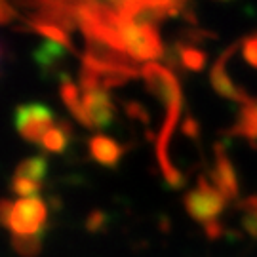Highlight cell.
<instances>
[{
    "label": "cell",
    "instance_id": "cell-1",
    "mask_svg": "<svg viewBox=\"0 0 257 257\" xmlns=\"http://www.w3.org/2000/svg\"><path fill=\"white\" fill-rule=\"evenodd\" d=\"M141 76L147 84V88L155 93L166 107V118L162 124V130L156 138V158L160 170L164 174L166 181L172 187H181L183 185V175L181 172L172 164L170 155H168V147L174 136L175 124L179 120V112H181V105H183V97H181V88L175 78V74L160 63H145L141 67Z\"/></svg>",
    "mask_w": 257,
    "mask_h": 257
},
{
    "label": "cell",
    "instance_id": "cell-2",
    "mask_svg": "<svg viewBox=\"0 0 257 257\" xmlns=\"http://www.w3.org/2000/svg\"><path fill=\"white\" fill-rule=\"evenodd\" d=\"M50 223V211L42 198L0 200V225L10 230L12 238H44Z\"/></svg>",
    "mask_w": 257,
    "mask_h": 257
},
{
    "label": "cell",
    "instance_id": "cell-3",
    "mask_svg": "<svg viewBox=\"0 0 257 257\" xmlns=\"http://www.w3.org/2000/svg\"><path fill=\"white\" fill-rule=\"evenodd\" d=\"M227 202L229 200L215 189V185L210 183L206 177H200L193 191L185 194L183 204L187 213L194 221H198L210 236L215 238L221 232L219 217Z\"/></svg>",
    "mask_w": 257,
    "mask_h": 257
},
{
    "label": "cell",
    "instance_id": "cell-4",
    "mask_svg": "<svg viewBox=\"0 0 257 257\" xmlns=\"http://www.w3.org/2000/svg\"><path fill=\"white\" fill-rule=\"evenodd\" d=\"M120 35H122L124 46H126V54L134 61L155 63L156 59L164 57L166 50L156 27H151V25H136L132 21L122 19V23H120Z\"/></svg>",
    "mask_w": 257,
    "mask_h": 257
},
{
    "label": "cell",
    "instance_id": "cell-5",
    "mask_svg": "<svg viewBox=\"0 0 257 257\" xmlns=\"http://www.w3.org/2000/svg\"><path fill=\"white\" fill-rule=\"evenodd\" d=\"M55 114L44 103H21L14 112V124L21 138L29 143H40L42 138L54 128Z\"/></svg>",
    "mask_w": 257,
    "mask_h": 257
},
{
    "label": "cell",
    "instance_id": "cell-6",
    "mask_svg": "<svg viewBox=\"0 0 257 257\" xmlns=\"http://www.w3.org/2000/svg\"><path fill=\"white\" fill-rule=\"evenodd\" d=\"M236 48H238V44L229 46L219 57H217V61H215L213 67H211L210 80H211L213 90L219 93L221 97H227V99H230V101H236V103L246 105V103L251 101V99L248 97V93L232 82V78H230L229 73H227V61H229L230 55L236 52Z\"/></svg>",
    "mask_w": 257,
    "mask_h": 257
},
{
    "label": "cell",
    "instance_id": "cell-7",
    "mask_svg": "<svg viewBox=\"0 0 257 257\" xmlns=\"http://www.w3.org/2000/svg\"><path fill=\"white\" fill-rule=\"evenodd\" d=\"M211 179H213L215 189L227 200L236 198V194H238V179H236V172L232 168V162H230L227 153H225L223 143L215 145V166H213V172H211Z\"/></svg>",
    "mask_w": 257,
    "mask_h": 257
},
{
    "label": "cell",
    "instance_id": "cell-8",
    "mask_svg": "<svg viewBox=\"0 0 257 257\" xmlns=\"http://www.w3.org/2000/svg\"><path fill=\"white\" fill-rule=\"evenodd\" d=\"M82 107H84V112H86L88 120H90V126H92V128L103 130L112 122L114 105H112L109 93L105 92V90L84 92Z\"/></svg>",
    "mask_w": 257,
    "mask_h": 257
},
{
    "label": "cell",
    "instance_id": "cell-9",
    "mask_svg": "<svg viewBox=\"0 0 257 257\" xmlns=\"http://www.w3.org/2000/svg\"><path fill=\"white\" fill-rule=\"evenodd\" d=\"M88 151L95 162L107 168H114L122 160L126 147L120 145L116 139L107 138V136H93L88 141Z\"/></svg>",
    "mask_w": 257,
    "mask_h": 257
},
{
    "label": "cell",
    "instance_id": "cell-10",
    "mask_svg": "<svg viewBox=\"0 0 257 257\" xmlns=\"http://www.w3.org/2000/svg\"><path fill=\"white\" fill-rule=\"evenodd\" d=\"M164 57L170 63V67H175L179 63L183 69H189L194 73H200L206 67V54L202 50H196L194 46L187 44V42H175L172 48V54L164 55Z\"/></svg>",
    "mask_w": 257,
    "mask_h": 257
},
{
    "label": "cell",
    "instance_id": "cell-11",
    "mask_svg": "<svg viewBox=\"0 0 257 257\" xmlns=\"http://www.w3.org/2000/svg\"><path fill=\"white\" fill-rule=\"evenodd\" d=\"M59 93H61V99H63L65 107L71 110V114H73L74 118L78 120L82 126H86V128H92V126H90V120H88L86 112H84L80 88H78L67 74H63V76L59 78Z\"/></svg>",
    "mask_w": 257,
    "mask_h": 257
},
{
    "label": "cell",
    "instance_id": "cell-12",
    "mask_svg": "<svg viewBox=\"0 0 257 257\" xmlns=\"http://www.w3.org/2000/svg\"><path fill=\"white\" fill-rule=\"evenodd\" d=\"M46 175H48V160L44 156H33V158L23 160V162L16 168L14 177H16V179H23V181H27V183L42 187L44 181H46Z\"/></svg>",
    "mask_w": 257,
    "mask_h": 257
},
{
    "label": "cell",
    "instance_id": "cell-13",
    "mask_svg": "<svg viewBox=\"0 0 257 257\" xmlns=\"http://www.w3.org/2000/svg\"><path fill=\"white\" fill-rule=\"evenodd\" d=\"M65 50L63 46H59V44H55L52 40H46V42H42L40 46L35 50V63L38 65V69L42 71L44 74H50L55 71V67L61 63L65 59Z\"/></svg>",
    "mask_w": 257,
    "mask_h": 257
},
{
    "label": "cell",
    "instance_id": "cell-14",
    "mask_svg": "<svg viewBox=\"0 0 257 257\" xmlns=\"http://www.w3.org/2000/svg\"><path fill=\"white\" fill-rule=\"evenodd\" d=\"M230 136H240V138H246L249 141H255L257 139V101L246 103L242 110H240V116L236 120V124L230 130Z\"/></svg>",
    "mask_w": 257,
    "mask_h": 257
},
{
    "label": "cell",
    "instance_id": "cell-15",
    "mask_svg": "<svg viewBox=\"0 0 257 257\" xmlns=\"http://www.w3.org/2000/svg\"><path fill=\"white\" fill-rule=\"evenodd\" d=\"M23 21L27 23V27L31 29V31H35V33L42 35V37H46L48 40H52L55 44L63 46L67 52L74 54V44H73V40H71V35H69L67 31H63V29L57 27V25H52V23L33 21V19H27V18H23Z\"/></svg>",
    "mask_w": 257,
    "mask_h": 257
},
{
    "label": "cell",
    "instance_id": "cell-16",
    "mask_svg": "<svg viewBox=\"0 0 257 257\" xmlns=\"http://www.w3.org/2000/svg\"><path fill=\"white\" fill-rule=\"evenodd\" d=\"M71 138H73V128H71V124H69V122H59V124H55L54 128L50 130L46 136L42 138L40 147L44 149L46 153L59 155V153H63L65 149H67Z\"/></svg>",
    "mask_w": 257,
    "mask_h": 257
},
{
    "label": "cell",
    "instance_id": "cell-17",
    "mask_svg": "<svg viewBox=\"0 0 257 257\" xmlns=\"http://www.w3.org/2000/svg\"><path fill=\"white\" fill-rule=\"evenodd\" d=\"M44 238H12V246L21 257H37Z\"/></svg>",
    "mask_w": 257,
    "mask_h": 257
},
{
    "label": "cell",
    "instance_id": "cell-18",
    "mask_svg": "<svg viewBox=\"0 0 257 257\" xmlns=\"http://www.w3.org/2000/svg\"><path fill=\"white\" fill-rule=\"evenodd\" d=\"M242 210H244V227L251 234H257V196H251L248 200H244Z\"/></svg>",
    "mask_w": 257,
    "mask_h": 257
},
{
    "label": "cell",
    "instance_id": "cell-19",
    "mask_svg": "<svg viewBox=\"0 0 257 257\" xmlns=\"http://www.w3.org/2000/svg\"><path fill=\"white\" fill-rule=\"evenodd\" d=\"M18 19H23L19 16V12L14 6L10 0H0V25H8L12 21H18Z\"/></svg>",
    "mask_w": 257,
    "mask_h": 257
},
{
    "label": "cell",
    "instance_id": "cell-20",
    "mask_svg": "<svg viewBox=\"0 0 257 257\" xmlns=\"http://www.w3.org/2000/svg\"><path fill=\"white\" fill-rule=\"evenodd\" d=\"M242 55L251 67L257 69V37H249L242 42Z\"/></svg>",
    "mask_w": 257,
    "mask_h": 257
},
{
    "label": "cell",
    "instance_id": "cell-21",
    "mask_svg": "<svg viewBox=\"0 0 257 257\" xmlns=\"http://www.w3.org/2000/svg\"><path fill=\"white\" fill-rule=\"evenodd\" d=\"M143 8H153V10H164L168 16L172 18V10H174V0H138Z\"/></svg>",
    "mask_w": 257,
    "mask_h": 257
},
{
    "label": "cell",
    "instance_id": "cell-22",
    "mask_svg": "<svg viewBox=\"0 0 257 257\" xmlns=\"http://www.w3.org/2000/svg\"><path fill=\"white\" fill-rule=\"evenodd\" d=\"M181 130H183V134L191 136L193 139H196V138H198V134H200L198 122H196L193 116H187V118L183 120V126H181Z\"/></svg>",
    "mask_w": 257,
    "mask_h": 257
},
{
    "label": "cell",
    "instance_id": "cell-23",
    "mask_svg": "<svg viewBox=\"0 0 257 257\" xmlns=\"http://www.w3.org/2000/svg\"><path fill=\"white\" fill-rule=\"evenodd\" d=\"M126 110H128L130 116H134V118H143L147 122V112H145V109H143L139 103H134V101L126 103Z\"/></svg>",
    "mask_w": 257,
    "mask_h": 257
}]
</instances>
